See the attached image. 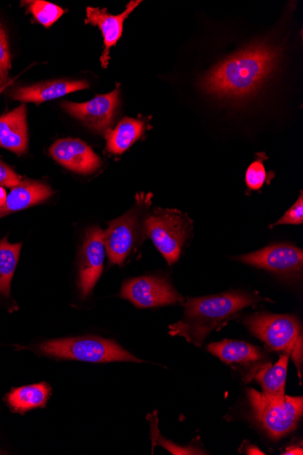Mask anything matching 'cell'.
Masks as SVG:
<instances>
[{"label": "cell", "instance_id": "obj_18", "mask_svg": "<svg viewBox=\"0 0 303 455\" xmlns=\"http://www.w3.org/2000/svg\"><path fill=\"white\" fill-rule=\"evenodd\" d=\"M207 350L228 364H249L261 361L264 358L261 350L242 341L224 340L212 343L208 346Z\"/></svg>", "mask_w": 303, "mask_h": 455}, {"label": "cell", "instance_id": "obj_21", "mask_svg": "<svg viewBox=\"0 0 303 455\" xmlns=\"http://www.w3.org/2000/svg\"><path fill=\"white\" fill-rule=\"evenodd\" d=\"M22 244L11 243L8 237L0 241V294L9 297Z\"/></svg>", "mask_w": 303, "mask_h": 455}, {"label": "cell", "instance_id": "obj_12", "mask_svg": "<svg viewBox=\"0 0 303 455\" xmlns=\"http://www.w3.org/2000/svg\"><path fill=\"white\" fill-rule=\"evenodd\" d=\"M50 152L63 167L79 174H92L101 167L100 156L90 146L79 140H58Z\"/></svg>", "mask_w": 303, "mask_h": 455}, {"label": "cell", "instance_id": "obj_6", "mask_svg": "<svg viewBox=\"0 0 303 455\" xmlns=\"http://www.w3.org/2000/svg\"><path fill=\"white\" fill-rule=\"evenodd\" d=\"M144 225L167 263L178 262L193 229L191 220L178 211L155 209Z\"/></svg>", "mask_w": 303, "mask_h": 455}, {"label": "cell", "instance_id": "obj_11", "mask_svg": "<svg viewBox=\"0 0 303 455\" xmlns=\"http://www.w3.org/2000/svg\"><path fill=\"white\" fill-rule=\"evenodd\" d=\"M119 105V90L99 95L89 102H63L62 108L98 133H108Z\"/></svg>", "mask_w": 303, "mask_h": 455}, {"label": "cell", "instance_id": "obj_31", "mask_svg": "<svg viewBox=\"0 0 303 455\" xmlns=\"http://www.w3.org/2000/svg\"><path fill=\"white\" fill-rule=\"evenodd\" d=\"M8 86L9 85L4 86V87H0V94H2L4 92V91H5Z\"/></svg>", "mask_w": 303, "mask_h": 455}, {"label": "cell", "instance_id": "obj_25", "mask_svg": "<svg viewBox=\"0 0 303 455\" xmlns=\"http://www.w3.org/2000/svg\"><path fill=\"white\" fill-rule=\"evenodd\" d=\"M303 222V196L302 192L299 194V199L285 213V215L271 228L280 225H299Z\"/></svg>", "mask_w": 303, "mask_h": 455}, {"label": "cell", "instance_id": "obj_3", "mask_svg": "<svg viewBox=\"0 0 303 455\" xmlns=\"http://www.w3.org/2000/svg\"><path fill=\"white\" fill-rule=\"evenodd\" d=\"M255 421L275 441L297 429L303 413L302 396L273 395L254 389L247 391Z\"/></svg>", "mask_w": 303, "mask_h": 455}, {"label": "cell", "instance_id": "obj_20", "mask_svg": "<svg viewBox=\"0 0 303 455\" xmlns=\"http://www.w3.org/2000/svg\"><path fill=\"white\" fill-rule=\"evenodd\" d=\"M289 358L290 356L287 354H283L276 363L263 364L256 371L253 379L261 385L265 393L273 395H285Z\"/></svg>", "mask_w": 303, "mask_h": 455}, {"label": "cell", "instance_id": "obj_19", "mask_svg": "<svg viewBox=\"0 0 303 455\" xmlns=\"http://www.w3.org/2000/svg\"><path fill=\"white\" fill-rule=\"evenodd\" d=\"M145 129L142 120L123 119L114 131L107 133V149L115 155L123 154L143 136Z\"/></svg>", "mask_w": 303, "mask_h": 455}, {"label": "cell", "instance_id": "obj_9", "mask_svg": "<svg viewBox=\"0 0 303 455\" xmlns=\"http://www.w3.org/2000/svg\"><path fill=\"white\" fill-rule=\"evenodd\" d=\"M235 259L278 275H291L302 270L303 251L300 248L290 243H278Z\"/></svg>", "mask_w": 303, "mask_h": 455}, {"label": "cell", "instance_id": "obj_22", "mask_svg": "<svg viewBox=\"0 0 303 455\" xmlns=\"http://www.w3.org/2000/svg\"><path fill=\"white\" fill-rule=\"evenodd\" d=\"M23 4L28 6V11L35 20L45 28L52 27L65 13L62 8L42 0H31Z\"/></svg>", "mask_w": 303, "mask_h": 455}, {"label": "cell", "instance_id": "obj_15", "mask_svg": "<svg viewBox=\"0 0 303 455\" xmlns=\"http://www.w3.org/2000/svg\"><path fill=\"white\" fill-rule=\"evenodd\" d=\"M0 147L18 155L27 151L28 137L26 105L0 116Z\"/></svg>", "mask_w": 303, "mask_h": 455}, {"label": "cell", "instance_id": "obj_7", "mask_svg": "<svg viewBox=\"0 0 303 455\" xmlns=\"http://www.w3.org/2000/svg\"><path fill=\"white\" fill-rule=\"evenodd\" d=\"M120 296L139 308H154L184 302V298L168 281L155 276H141L126 281Z\"/></svg>", "mask_w": 303, "mask_h": 455}, {"label": "cell", "instance_id": "obj_23", "mask_svg": "<svg viewBox=\"0 0 303 455\" xmlns=\"http://www.w3.org/2000/svg\"><path fill=\"white\" fill-rule=\"evenodd\" d=\"M12 60L9 40L6 31L0 26V87L9 85V72Z\"/></svg>", "mask_w": 303, "mask_h": 455}, {"label": "cell", "instance_id": "obj_13", "mask_svg": "<svg viewBox=\"0 0 303 455\" xmlns=\"http://www.w3.org/2000/svg\"><path fill=\"white\" fill-rule=\"evenodd\" d=\"M141 3V0L130 2L125 11L117 16L109 14L106 9L91 7L86 9L85 23L99 27L104 37L105 49L100 58L101 66L104 68L108 66L111 48L117 44L122 36L124 20Z\"/></svg>", "mask_w": 303, "mask_h": 455}, {"label": "cell", "instance_id": "obj_5", "mask_svg": "<svg viewBox=\"0 0 303 455\" xmlns=\"http://www.w3.org/2000/svg\"><path fill=\"white\" fill-rule=\"evenodd\" d=\"M37 350L43 355L58 359L90 363H143L115 341L99 337L51 340L39 345Z\"/></svg>", "mask_w": 303, "mask_h": 455}, {"label": "cell", "instance_id": "obj_16", "mask_svg": "<svg viewBox=\"0 0 303 455\" xmlns=\"http://www.w3.org/2000/svg\"><path fill=\"white\" fill-rule=\"evenodd\" d=\"M53 195L52 188L36 181L24 180L14 187L4 205L0 206V219L47 200Z\"/></svg>", "mask_w": 303, "mask_h": 455}, {"label": "cell", "instance_id": "obj_10", "mask_svg": "<svg viewBox=\"0 0 303 455\" xmlns=\"http://www.w3.org/2000/svg\"><path fill=\"white\" fill-rule=\"evenodd\" d=\"M106 252L103 230L91 228L84 237L79 267L78 286L83 299L92 293L103 272Z\"/></svg>", "mask_w": 303, "mask_h": 455}, {"label": "cell", "instance_id": "obj_8", "mask_svg": "<svg viewBox=\"0 0 303 455\" xmlns=\"http://www.w3.org/2000/svg\"><path fill=\"white\" fill-rule=\"evenodd\" d=\"M140 228V205L110 222L104 232L106 251L112 265L122 266L135 247Z\"/></svg>", "mask_w": 303, "mask_h": 455}, {"label": "cell", "instance_id": "obj_28", "mask_svg": "<svg viewBox=\"0 0 303 455\" xmlns=\"http://www.w3.org/2000/svg\"><path fill=\"white\" fill-rule=\"evenodd\" d=\"M247 454H266L261 450H259L257 446L250 445L246 449Z\"/></svg>", "mask_w": 303, "mask_h": 455}, {"label": "cell", "instance_id": "obj_24", "mask_svg": "<svg viewBox=\"0 0 303 455\" xmlns=\"http://www.w3.org/2000/svg\"><path fill=\"white\" fill-rule=\"evenodd\" d=\"M267 172L261 161L253 162L247 170L245 181L250 189L259 190L267 180Z\"/></svg>", "mask_w": 303, "mask_h": 455}, {"label": "cell", "instance_id": "obj_14", "mask_svg": "<svg viewBox=\"0 0 303 455\" xmlns=\"http://www.w3.org/2000/svg\"><path fill=\"white\" fill-rule=\"evenodd\" d=\"M89 88L86 81L56 80L15 89L10 97L21 102L41 104Z\"/></svg>", "mask_w": 303, "mask_h": 455}, {"label": "cell", "instance_id": "obj_29", "mask_svg": "<svg viewBox=\"0 0 303 455\" xmlns=\"http://www.w3.org/2000/svg\"><path fill=\"white\" fill-rule=\"evenodd\" d=\"M302 452H303V450L301 447L295 446V447H291V448L288 449L283 454H299V455H301Z\"/></svg>", "mask_w": 303, "mask_h": 455}, {"label": "cell", "instance_id": "obj_17", "mask_svg": "<svg viewBox=\"0 0 303 455\" xmlns=\"http://www.w3.org/2000/svg\"><path fill=\"white\" fill-rule=\"evenodd\" d=\"M52 393V388L49 384L40 383L12 389L7 395L6 401L13 411L25 413L36 408H44Z\"/></svg>", "mask_w": 303, "mask_h": 455}, {"label": "cell", "instance_id": "obj_2", "mask_svg": "<svg viewBox=\"0 0 303 455\" xmlns=\"http://www.w3.org/2000/svg\"><path fill=\"white\" fill-rule=\"evenodd\" d=\"M264 300L267 299L243 291L191 299L184 305L183 319L169 326V335L201 347L213 330L225 325L243 309Z\"/></svg>", "mask_w": 303, "mask_h": 455}, {"label": "cell", "instance_id": "obj_27", "mask_svg": "<svg viewBox=\"0 0 303 455\" xmlns=\"http://www.w3.org/2000/svg\"><path fill=\"white\" fill-rule=\"evenodd\" d=\"M21 179L6 164L0 161V187L14 188L21 183Z\"/></svg>", "mask_w": 303, "mask_h": 455}, {"label": "cell", "instance_id": "obj_30", "mask_svg": "<svg viewBox=\"0 0 303 455\" xmlns=\"http://www.w3.org/2000/svg\"><path fill=\"white\" fill-rule=\"evenodd\" d=\"M7 196L6 190L3 187H0V206L4 204Z\"/></svg>", "mask_w": 303, "mask_h": 455}, {"label": "cell", "instance_id": "obj_1", "mask_svg": "<svg viewBox=\"0 0 303 455\" xmlns=\"http://www.w3.org/2000/svg\"><path fill=\"white\" fill-rule=\"evenodd\" d=\"M280 52L274 46H248L213 67L200 81L203 91L213 97L243 101L261 90L275 70Z\"/></svg>", "mask_w": 303, "mask_h": 455}, {"label": "cell", "instance_id": "obj_4", "mask_svg": "<svg viewBox=\"0 0 303 455\" xmlns=\"http://www.w3.org/2000/svg\"><path fill=\"white\" fill-rule=\"evenodd\" d=\"M251 332L275 351L291 355L301 378L302 326L299 319L289 315L258 313L244 320Z\"/></svg>", "mask_w": 303, "mask_h": 455}, {"label": "cell", "instance_id": "obj_26", "mask_svg": "<svg viewBox=\"0 0 303 455\" xmlns=\"http://www.w3.org/2000/svg\"><path fill=\"white\" fill-rule=\"evenodd\" d=\"M152 432L156 435V437L154 436V439L152 441L155 442V443L161 444L163 447L167 449L169 451H171L172 454H182V455H187V454H205L204 451L197 447L195 446H186V447H180L175 443H169L166 440L162 438L157 433L156 430H153Z\"/></svg>", "mask_w": 303, "mask_h": 455}]
</instances>
